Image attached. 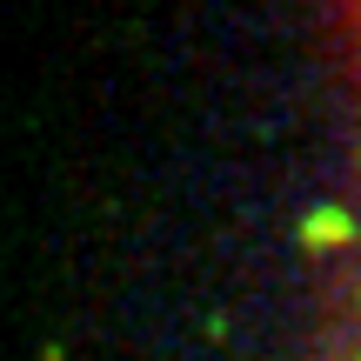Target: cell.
<instances>
[{
  "instance_id": "6da1fadb",
  "label": "cell",
  "mask_w": 361,
  "mask_h": 361,
  "mask_svg": "<svg viewBox=\"0 0 361 361\" xmlns=\"http://www.w3.org/2000/svg\"><path fill=\"white\" fill-rule=\"evenodd\" d=\"M335 234H348V214H322V221H308V241H335Z\"/></svg>"
}]
</instances>
